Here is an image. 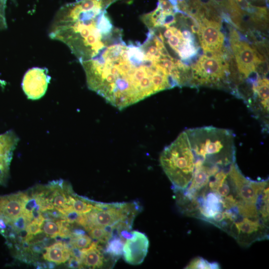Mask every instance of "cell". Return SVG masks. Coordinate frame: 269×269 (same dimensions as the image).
Listing matches in <instances>:
<instances>
[{"label":"cell","instance_id":"1","mask_svg":"<svg viewBox=\"0 0 269 269\" xmlns=\"http://www.w3.org/2000/svg\"><path fill=\"white\" fill-rule=\"evenodd\" d=\"M195 161L227 167L236 162L235 134L228 129L213 126L184 131Z\"/></svg>","mask_w":269,"mask_h":269},{"label":"cell","instance_id":"2","mask_svg":"<svg viewBox=\"0 0 269 269\" xmlns=\"http://www.w3.org/2000/svg\"><path fill=\"white\" fill-rule=\"evenodd\" d=\"M141 211L138 202H97L89 212L82 214L79 225L86 232L95 227L103 228L114 236L131 231L134 221Z\"/></svg>","mask_w":269,"mask_h":269},{"label":"cell","instance_id":"3","mask_svg":"<svg viewBox=\"0 0 269 269\" xmlns=\"http://www.w3.org/2000/svg\"><path fill=\"white\" fill-rule=\"evenodd\" d=\"M159 162L173 190L188 187L193 177L195 161L184 131L163 149Z\"/></svg>","mask_w":269,"mask_h":269},{"label":"cell","instance_id":"4","mask_svg":"<svg viewBox=\"0 0 269 269\" xmlns=\"http://www.w3.org/2000/svg\"><path fill=\"white\" fill-rule=\"evenodd\" d=\"M228 55L224 50L213 56L203 54L190 67L193 74L192 86L218 84L230 75Z\"/></svg>","mask_w":269,"mask_h":269},{"label":"cell","instance_id":"5","mask_svg":"<svg viewBox=\"0 0 269 269\" xmlns=\"http://www.w3.org/2000/svg\"><path fill=\"white\" fill-rule=\"evenodd\" d=\"M229 174L240 201L248 206H257L260 210L263 195L269 187V179L255 181L245 177L236 162L231 166Z\"/></svg>","mask_w":269,"mask_h":269},{"label":"cell","instance_id":"6","mask_svg":"<svg viewBox=\"0 0 269 269\" xmlns=\"http://www.w3.org/2000/svg\"><path fill=\"white\" fill-rule=\"evenodd\" d=\"M228 234L241 246L248 247L253 243L269 238V223L260 217H244L234 223Z\"/></svg>","mask_w":269,"mask_h":269},{"label":"cell","instance_id":"7","mask_svg":"<svg viewBox=\"0 0 269 269\" xmlns=\"http://www.w3.org/2000/svg\"><path fill=\"white\" fill-rule=\"evenodd\" d=\"M149 241L146 235L140 231H131L127 235L123 248L125 261L132 265L141 264L147 254Z\"/></svg>","mask_w":269,"mask_h":269},{"label":"cell","instance_id":"8","mask_svg":"<svg viewBox=\"0 0 269 269\" xmlns=\"http://www.w3.org/2000/svg\"><path fill=\"white\" fill-rule=\"evenodd\" d=\"M237 67L240 73L247 78L259 64L263 62V58L255 49L247 43L239 40H230Z\"/></svg>","mask_w":269,"mask_h":269},{"label":"cell","instance_id":"9","mask_svg":"<svg viewBox=\"0 0 269 269\" xmlns=\"http://www.w3.org/2000/svg\"><path fill=\"white\" fill-rule=\"evenodd\" d=\"M51 77L45 67H33L25 73L22 81V89L27 98L38 100L45 94Z\"/></svg>","mask_w":269,"mask_h":269},{"label":"cell","instance_id":"10","mask_svg":"<svg viewBox=\"0 0 269 269\" xmlns=\"http://www.w3.org/2000/svg\"><path fill=\"white\" fill-rule=\"evenodd\" d=\"M198 34L201 47L204 52H216L222 50L224 35L221 31L222 23L209 19L206 17L199 21Z\"/></svg>","mask_w":269,"mask_h":269},{"label":"cell","instance_id":"11","mask_svg":"<svg viewBox=\"0 0 269 269\" xmlns=\"http://www.w3.org/2000/svg\"><path fill=\"white\" fill-rule=\"evenodd\" d=\"M81 269H110L117 262L106 253L104 244L96 241H93L89 246L81 249Z\"/></svg>","mask_w":269,"mask_h":269},{"label":"cell","instance_id":"12","mask_svg":"<svg viewBox=\"0 0 269 269\" xmlns=\"http://www.w3.org/2000/svg\"><path fill=\"white\" fill-rule=\"evenodd\" d=\"M19 140L17 135L11 130L0 134V184L2 185L7 183L10 164Z\"/></svg>","mask_w":269,"mask_h":269},{"label":"cell","instance_id":"13","mask_svg":"<svg viewBox=\"0 0 269 269\" xmlns=\"http://www.w3.org/2000/svg\"><path fill=\"white\" fill-rule=\"evenodd\" d=\"M23 192L0 196V219L6 225L23 212Z\"/></svg>","mask_w":269,"mask_h":269},{"label":"cell","instance_id":"14","mask_svg":"<svg viewBox=\"0 0 269 269\" xmlns=\"http://www.w3.org/2000/svg\"><path fill=\"white\" fill-rule=\"evenodd\" d=\"M43 258L56 265L64 263L71 257L70 251L62 242H56L44 248Z\"/></svg>","mask_w":269,"mask_h":269},{"label":"cell","instance_id":"15","mask_svg":"<svg viewBox=\"0 0 269 269\" xmlns=\"http://www.w3.org/2000/svg\"><path fill=\"white\" fill-rule=\"evenodd\" d=\"M198 47L196 42L182 40L175 52L178 54L181 60L186 59L196 54Z\"/></svg>","mask_w":269,"mask_h":269},{"label":"cell","instance_id":"16","mask_svg":"<svg viewBox=\"0 0 269 269\" xmlns=\"http://www.w3.org/2000/svg\"><path fill=\"white\" fill-rule=\"evenodd\" d=\"M185 269H220V265L215 262H209L207 260L201 258L196 257L193 259Z\"/></svg>","mask_w":269,"mask_h":269},{"label":"cell","instance_id":"17","mask_svg":"<svg viewBox=\"0 0 269 269\" xmlns=\"http://www.w3.org/2000/svg\"><path fill=\"white\" fill-rule=\"evenodd\" d=\"M58 220H45L41 227L42 232L52 238L59 234L60 225Z\"/></svg>","mask_w":269,"mask_h":269},{"label":"cell","instance_id":"18","mask_svg":"<svg viewBox=\"0 0 269 269\" xmlns=\"http://www.w3.org/2000/svg\"><path fill=\"white\" fill-rule=\"evenodd\" d=\"M72 244L73 246L80 249L88 247L93 242V239L87 234L79 236H72Z\"/></svg>","mask_w":269,"mask_h":269},{"label":"cell","instance_id":"19","mask_svg":"<svg viewBox=\"0 0 269 269\" xmlns=\"http://www.w3.org/2000/svg\"><path fill=\"white\" fill-rule=\"evenodd\" d=\"M42 224L34 220H32L27 226L26 229L32 235L35 236L42 233Z\"/></svg>","mask_w":269,"mask_h":269},{"label":"cell","instance_id":"20","mask_svg":"<svg viewBox=\"0 0 269 269\" xmlns=\"http://www.w3.org/2000/svg\"><path fill=\"white\" fill-rule=\"evenodd\" d=\"M167 39V43L175 52L179 45L181 43L182 39L180 38L178 36L173 33Z\"/></svg>","mask_w":269,"mask_h":269},{"label":"cell","instance_id":"21","mask_svg":"<svg viewBox=\"0 0 269 269\" xmlns=\"http://www.w3.org/2000/svg\"><path fill=\"white\" fill-rule=\"evenodd\" d=\"M30 248L34 254L38 255L43 253L45 247L41 242H37L31 244Z\"/></svg>","mask_w":269,"mask_h":269},{"label":"cell","instance_id":"22","mask_svg":"<svg viewBox=\"0 0 269 269\" xmlns=\"http://www.w3.org/2000/svg\"><path fill=\"white\" fill-rule=\"evenodd\" d=\"M182 39L184 41L196 42L195 36L190 30L184 29L181 32Z\"/></svg>","mask_w":269,"mask_h":269},{"label":"cell","instance_id":"23","mask_svg":"<svg viewBox=\"0 0 269 269\" xmlns=\"http://www.w3.org/2000/svg\"><path fill=\"white\" fill-rule=\"evenodd\" d=\"M67 266L71 269H81L80 262L74 257H71L68 260Z\"/></svg>","mask_w":269,"mask_h":269},{"label":"cell","instance_id":"24","mask_svg":"<svg viewBox=\"0 0 269 269\" xmlns=\"http://www.w3.org/2000/svg\"><path fill=\"white\" fill-rule=\"evenodd\" d=\"M166 29L165 30V31L164 32L163 35H164V37L166 39H167L172 34H173V31H172V30L170 29V28L169 27H166Z\"/></svg>","mask_w":269,"mask_h":269},{"label":"cell","instance_id":"25","mask_svg":"<svg viewBox=\"0 0 269 269\" xmlns=\"http://www.w3.org/2000/svg\"><path fill=\"white\" fill-rule=\"evenodd\" d=\"M46 264L47 265V269H50L55 268L56 265V264L55 263L53 262H51V261H48L46 262Z\"/></svg>","mask_w":269,"mask_h":269}]
</instances>
